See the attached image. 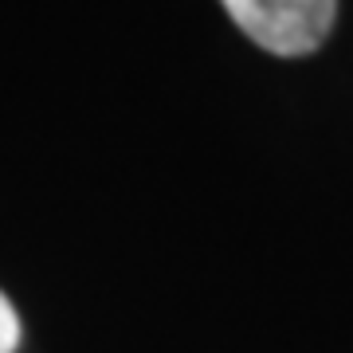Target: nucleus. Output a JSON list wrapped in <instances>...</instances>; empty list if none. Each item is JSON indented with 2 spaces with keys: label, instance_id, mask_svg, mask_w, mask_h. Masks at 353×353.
<instances>
[{
  "label": "nucleus",
  "instance_id": "1",
  "mask_svg": "<svg viewBox=\"0 0 353 353\" xmlns=\"http://www.w3.org/2000/svg\"><path fill=\"white\" fill-rule=\"evenodd\" d=\"M228 16L271 55H310L334 28L338 0H224Z\"/></svg>",
  "mask_w": 353,
  "mask_h": 353
},
{
  "label": "nucleus",
  "instance_id": "2",
  "mask_svg": "<svg viewBox=\"0 0 353 353\" xmlns=\"http://www.w3.org/2000/svg\"><path fill=\"white\" fill-rule=\"evenodd\" d=\"M16 345H20V314L0 290V353H16Z\"/></svg>",
  "mask_w": 353,
  "mask_h": 353
}]
</instances>
